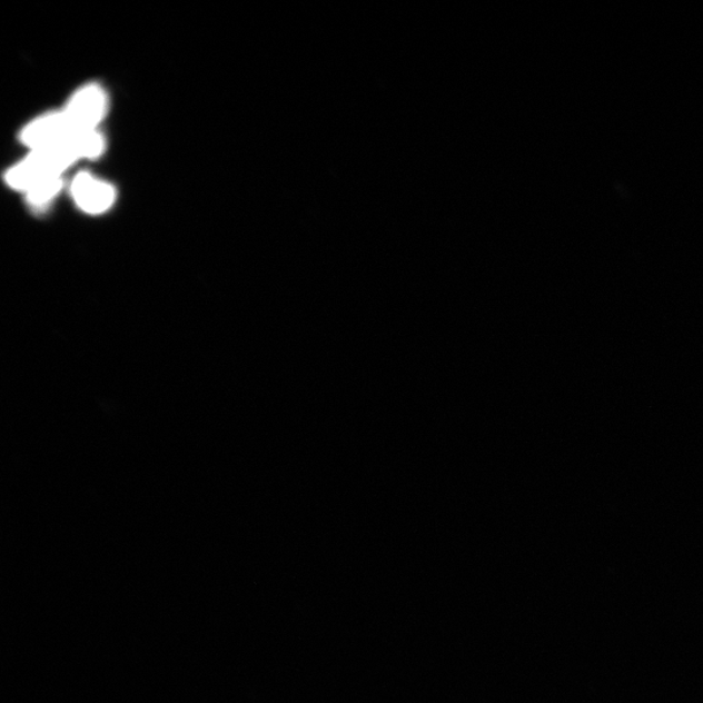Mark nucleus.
Instances as JSON below:
<instances>
[{
  "label": "nucleus",
  "mask_w": 703,
  "mask_h": 703,
  "mask_svg": "<svg viewBox=\"0 0 703 703\" xmlns=\"http://www.w3.org/2000/svg\"><path fill=\"white\" fill-rule=\"evenodd\" d=\"M76 160H79V157L68 137L53 147L30 151L26 159L7 171L4 179L10 188L27 194L38 182L60 178Z\"/></svg>",
  "instance_id": "f257e3e1"
},
{
  "label": "nucleus",
  "mask_w": 703,
  "mask_h": 703,
  "mask_svg": "<svg viewBox=\"0 0 703 703\" xmlns=\"http://www.w3.org/2000/svg\"><path fill=\"white\" fill-rule=\"evenodd\" d=\"M107 109H109V97L106 90L98 83H88L75 91L62 111L75 132L98 129L106 117Z\"/></svg>",
  "instance_id": "f03ea898"
},
{
  "label": "nucleus",
  "mask_w": 703,
  "mask_h": 703,
  "mask_svg": "<svg viewBox=\"0 0 703 703\" xmlns=\"http://www.w3.org/2000/svg\"><path fill=\"white\" fill-rule=\"evenodd\" d=\"M71 195L78 208L90 216H99L112 208L117 201V189L89 172L75 176Z\"/></svg>",
  "instance_id": "7ed1b4c3"
},
{
  "label": "nucleus",
  "mask_w": 703,
  "mask_h": 703,
  "mask_svg": "<svg viewBox=\"0 0 703 703\" xmlns=\"http://www.w3.org/2000/svg\"><path fill=\"white\" fill-rule=\"evenodd\" d=\"M72 128L63 111L41 115L30 121L20 132V141L30 151L53 147L63 142L72 133Z\"/></svg>",
  "instance_id": "20e7f679"
},
{
  "label": "nucleus",
  "mask_w": 703,
  "mask_h": 703,
  "mask_svg": "<svg viewBox=\"0 0 703 703\" xmlns=\"http://www.w3.org/2000/svg\"><path fill=\"white\" fill-rule=\"evenodd\" d=\"M70 141L79 159H97L106 149L105 137L98 129L75 131L70 136Z\"/></svg>",
  "instance_id": "39448f33"
},
{
  "label": "nucleus",
  "mask_w": 703,
  "mask_h": 703,
  "mask_svg": "<svg viewBox=\"0 0 703 703\" xmlns=\"http://www.w3.org/2000/svg\"><path fill=\"white\" fill-rule=\"evenodd\" d=\"M63 188L62 176L60 178H51L38 182L32 189H29L26 194L27 202L32 208L41 209L48 206L53 198H56L60 190Z\"/></svg>",
  "instance_id": "423d86ee"
}]
</instances>
